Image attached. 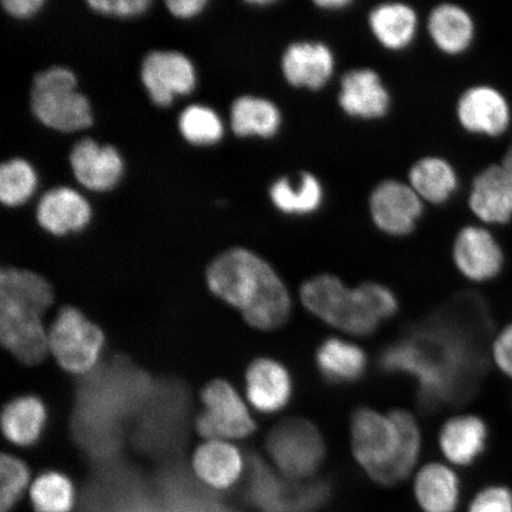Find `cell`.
I'll return each mask as SVG.
<instances>
[{"instance_id":"6da1fadb","label":"cell","mask_w":512,"mask_h":512,"mask_svg":"<svg viewBox=\"0 0 512 512\" xmlns=\"http://www.w3.org/2000/svg\"><path fill=\"white\" fill-rule=\"evenodd\" d=\"M478 304L475 297L460 294L382 352V370L418 381L422 411L457 405L475 390L483 370L476 341L484 328Z\"/></svg>"},{"instance_id":"7a4b0ae2","label":"cell","mask_w":512,"mask_h":512,"mask_svg":"<svg viewBox=\"0 0 512 512\" xmlns=\"http://www.w3.org/2000/svg\"><path fill=\"white\" fill-rule=\"evenodd\" d=\"M152 389L144 371L124 360L94 371L83 382L75 409L73 427L80 445L99 457L117 451L124 421L139 413Z\"/></svg>"},{"instance_id":"3957f363","label":"cell","mask_w":512,"mask_h":512,"mask_svg":"<svg viewBox=\"0 0 512 512\" xmlns=\"http://www.w3.org/2000/svg\"><path fill=\"white\" fill-rule=\"evenodd\" d=\"M208 285L224 302L242 312L253 328L272 331L291 316V297L271 265L247 249L233 248L211 262Z\"/></svg>"},{"instance_id":"277c9868","label":"cell","mask_w":512,"mask_h":512,"mask_svg":"<svg viewBox=\"0 0 512 512\" xmlns=\"http://www.w3.org/2000/svg\"><path fill=\"white\" fill-rule=\"evenodd\" d=\"M351 445L357 463L370 479L383 486L403 482L414 470L421 434L414 416L396 409L384 416L358 408L351 418Z\"/></svg>"},{"instance_id":"5b68a950","label":"cell","mask_w":512,"mask_h":512,"mask_svg":"<svg viewBox=\"0 0 512 512\" xmlns=\"http://www.w3.org/2000/svg\"><path fill=\"white\" fill-rule=\"evenodd\" d=\"M53 287L36 273L3 268L0 274V338L19 362L44 361L49 349L44 311L53 304Z\"/></svg>"},{"instance_id":"8992f818","label":"cell","mask_w":512,"mask_h":512,"mask_svg":"<svg viewBox=\"0 0 512 512\" xmlns=\"http://www.w3.org/2000/svg\"><path fill=\"white\" fill-rule=\"evenodd\" d=\"M69 69L53 67L38 73L31 89V110L42 124L62 132L85 130L93 124L88 100L76 89Z\"/></svg>"},{"instance_id":"52a82bcc","label":"cell","mask_w":512,"mask_h":512,"mask_svg":"<svg viewBox=\"0 0 512 512\" xmlns=\"http://www.w3.org/2000/svg\"><path fill=\"white\" fill-rule=\"evenodd\" d=\"M300 298L313 315L339 330L355 336H369L379 328L354 288L350 290L335 275L320 274L305 281Z\"/></svg>"},{"instance_id":"ba28073f","label":"cell","mask_w":512,"mask_h":512,"mask_svg":"<svg viewBox=\"0 0 512 512\" xmlns=\"http://www.w3.org/2000/svg\"><path fill=\"white\" fill-rule=\"evenodd\" d=\"M188 396L177 383L153 386L137 414L136 445L147 451H168L182 443Z\"/></svg>"},{"instance_id":"9c48e42d","label":"cell","mask_w":512,"mask_h":512,"mask_svg":"<svg viewBox=\"0 0 512 512\" xmlns=\"http://www.w3.org/2000/svg\"><path fill=\"white\" fill-rule=\"evenodd\" d=\"M267 448L281 475L296 482L315 475L325 457L322 434L312 422L300 418L275 426L268 435Z\"/></svg>"},{"instance_id":"30bf717a","label":"cell","mask_w":512,"mask_h":512,"mask_svg":"<svg viewBox=\"0 0 512 512\" xmlns=\"http://www.w3.org/2000/svg\"><path fill=\"white\" fill-rule=\"evenodd\" d=\"M48 341L49 349L64 370L85 374L98 362L105 336L82 312L66 306L51 326Z\"/></svg>"},{"instance_id":"8fae6325","label":"cell","mask_w":512,"mask_h":512,"mask_svg":"<svg viewBox=\"0 0 512 512\" xmlns=\"http://www.w3.org/2000/svg\"><path fill=\"white\" fill-rule=\"evenodd\" d=\"M204 412L196 420L197 432L210 440L242 439L255 431V422L235 389L215 380L202 390Z\"/></svg>"},{"instance_id":"7c38bea8","label":"cell","mask_w":512,"mask_h":512,"mask_svg":"<svg viewBox=\"0 0 512 512\" xmlns=\"http://www.w3.org/2000/svg\"><path fill=\"white\" fill-rule=\"evenodd\" d=\"M251 496L267 512H311L329 495L324 483H286L258 457L251 458Z\"/></svg>"},{"instance_id":"4fadbf2b","label":"cell","mask_w":512,"mask_h":512,"mask_svg":"<svg viewBox=\"0 0 512 512\" xmlns=\"http://www.w3.org/2000/svg\"><path fill=\"white\" fill-rule=\"evenodd\" d=\"M424 211V201L408 182L398 179H384L369 197V213L374 226L394 238L412 234Z\"/></svg>"},{"instance_id":"5bb4252c","label":"cell","mask_w":512,"mask_h":512,"mask_svg":"<svg viewBox=\"0 0 512 512\" xmlns=\"http://www.w3.org/2000/svg\"><path fill=\"white\" fill-rule=\"evenodd\" d=\"M456 115L464 131L486 138L502 137L508 132L512 121L507 96L490 85L467 88L459 96Z\"/></svg>"},{"instance_id":"9a60e30c","label":"cell","mask_w":512,"mask_h":512,"mask_svg":"<svg viewBox=\"0 0 512 512\" xmlns=\"http://www.w3.org/2000/svg\"><path fill=\"white\" fill-rule=\"evenodd\" d=\"M452 256L466 279L486 283L502 273L505 255L496 236L484 226H465L454 239Z\"/></svg>"},{"instance_id":"2e32d148","label":"cell","mask_w":512,"mask_h":512,"mask_svg":"<svg viewBox=\"0 0 512 512\" xmlns=\"http://www.w3.org/2000/svg\"><path fill=\"white\" fill-rule=\"evenodd\" d=\"M335 70L336 56L324 42H293L281 56V72L288 85L294 88L322 91L335 75Z\"/></svg>"},{"instance_id":"e0dca14e","label":"cell","mask_w":512,"mask_h":512,"mask_svg":"<svg viewBox=\"0 0 512 512\" xmlns=\"http://www.w3.org/2000/svg\"><path fill=\"white\" fill-rule=\"evenodd\" d=\"M338 106L348 117L360 120H379L388 114L392 95L376 70L356 68L343 75Z\"/></svg>"},{"instance_id":"ac0fdd59","label":"cell","mask_w":512,"mask_h":512,"mask_svg":"<svg viewBox=\"0 0 512 512\" xmlns=\"http://www.w3.org/2000/svg\"><path fill=\"white\" fill-rule=\"evenodd\" d=\"M142 80L158 106H169L176 94H188L195 87L191 62L175 51H155L146 56Z\"/></svg>"},{"instance_id":"d6986e66","label":"cell","mask_w":512,"mask_h":512,"mask_svg":"<svg viewBox=\"0 0 512 512\" xmlns=\"http://www.w3.org/2000/svg\"><path fill=\"white\" fill-rule=\"evenodd\" d=\"M469 208L488 226H504L512 221V176L502 164H492L473 178Z\"/></svg>"},{"instance_id":"ffe728a7","label":"cell","mask_w":512,"mask_h":512,"mask_svg":"<svg viewBox=\"0 0 512 512\" xmlns=\"http://www.w3.org/2000/svg\"><path fill=\"white\" fill-rule=\"evenodd\" d=\"M249 402L265 414L281 411L290 402L293 382L284 364L271 358H259L249 366L246 374Z\"/></svg>"},{"instance_id":"44dd1931","label":"cell","mask_w":512,"mask_h":512,"mask_svg":"<svg viewBox=\"0 0 512 512\" xmlns=\"http://www.w3.org/2000/svg\"><path fill=\"white\" fill-rule=\"evenodd\" d=\"M70 165L78 181L91 190L114 187L123 174V160L112 146H99L92 139H82L70 153Z\"/></svg>"},{"instance_id":"7402d4cb","label":"cell","mask_w":512,"mask_h":512,"mask_svg":"<svg viewBox=\"0 0 512 512\" xmlns=\"http://www.w3.org/2000/svg\"><path fill=\"white\" fill-rule=\"evenodd\" d=\"M427 31L434 47L447 56H459L472 47L476 22L463 6L443 3L431 10Z\"/></svg>"},{"instance_id":"603a6c76","label":"cell","mask_w":512,"mask_h":512,"mask_svg":"<svg viewBox=\"0 0 512 512\" xmlns=\"http://www.w3.org/2000/svg\"><path fill=\"white\" fill-rule=\"evenodd\" d=\"M371 35L380 46L399 53L412 46L419 31V16L411 5L382 3L368 16Z\"/></svg>"},{"instance_id":"cb8c5ba5","label":"cell","mask_w":512,"mask_h":512,"mask_svg":"<svg viewBox=\"0 0 512 512\" xmlns=\"http://www.w3.org/2000/svg\"><path fill=\"white\" fill-rule=\"evenodd\" d=\"M489 427L477 415H460L441 428L439 444L444 456L454 465L469 466L488 446Z\"/></svg>"},{"instance_id":"d4e9b609","label":"cell","mask_w":512,"mask_h":512,"mask_svg":"<svg viewBox=\"0 0 512 512\" xmlns=\"http://www.w3.org/2000/svg\"><path fill=\"white\" fill-rule=\"evenodd\" d=\"M91 219V208L78 192L57 188L47 192L37 207V221L54 235L78 232Z\"/></svg>"},{"instance_id":"484cf974","label":"cell","mask_w":512,"mask_h":512,"mask_svg":"<svg viewBox=\"0 0 512 512\" xmlns=\"http://www.w3.org/2000/svg\"><path fill=\"white\" fill-rule=\"evenodd\" d=\"M408 184L424 203L443 206L459 188L458 172L447 159L422 157L408 171Z\"/></svg>"},{"instance_id":"4316f807","label":"cell","mask_w":512,"mask_h":512,"mask_svg":"<svg viewBox=\"0 0 512 512\" xmlns=\"http://www.w3.org/2000/svg\"><path fill=\"white\" fill-rule=\"evenodd\" d=\"M273 206L288 216H310L322 208L325 190L312 172L300 171L294 177H280L270 188Z\"/></svg>"},{"instance_id":"83f0119b","label":"cell","mask_w":512,"mask_h":512,"mask_svg":"<svg viewBox=\"0 0 512 512\" xmlns=\"http://www.w3.org/2000/svg\"><path fill=\"white\" fill-rule=\"evenodd\" d=\"M414 496L424 512H456L460 501L456 472L439 463L422 467L414 480Z\"/></svg>"},{"instance_id":"f1b7e54d","label":"cell","mask_w":512,"mask_h":512,"mask_svg":"<svg viewBox=\"0 0 512 512\" xmlns=\"http://www.w3.org/2000/svg\"><path fill=\"white\" fill-rule=\"evenodd\" d=\"M192 464L197 477L217 490L232 488L243 471V459L238 448L222 440H210L198 447Z\"/></svg>"},{"instance_id":"f546056e","label":"cell","mask_w":512,"mask_h":512,"mask_svg":"<svg viewBox=\"0 0 512 512\" xmlns=\"http://www.w3.org/2000/svg\"><path fill=\"white\" fill-rule=\"evenodd\" d=\"M367 356L357 345L341 338L325 339L316 352V366L326 381L347 384L361 379L367 369Z\"/></svg>"},{"instance_id":"4dcf8cb0","label":"cell","mask_w":512,"mask_h":512,"mask_svg":"<svg viewBox=\"0 0 512 512\" xmlns=\"http://www.w3.org/2000/svg\"><path fill=\"white\" fill-rule=\"evenodd\" d=\"M47 408L37 396L25 395L5 406L2 426L5 437L18 446L35 445L47 424Z\"/></svg>"},{"instance_id":"1f68e13d","label":"cell","mask_w":512,"mask_h":512,"mask_svg":"<svg viewBox=\"0 0 512 512\" xmlns=\"http://www.w3.org/2000/svg\"><path fill=\"white\" fill-rule=\"evenodd\" d=\"M283 117L277 105L258 96H241L232 107V128L239 137L277 136Z\"/></svg>"},{"instance_id":"d6a6232c","label":"cell","mask_w":512,"mask_h":512,"mask_svg":"<svg viewBox=\"0 0 512 512\" xmlns=\"http://www.w3.org/2000/svg\"><path fill=\"white\" fill-rule=\"evenodd\" d=\"M30 498L36 512H72L74 485L60 472H44L32 484Z\"/></svg>"},{"instance_id":"836d02e7","label":"cell","mask_w":512,"mask_h":512,"mask_svg":"<svg viewBox=\"0 0 512 512\" xmlns=\"http://www.w3.org/2000/svg\"><path fill=\"white\" fill-rule=\"evenodd\" d=\"M36 187V175L22 159H12L0 168V201L16 207L27 201Z\"/></svg>"},{"instance_id":"e575fe53","label":"cell","mask_w":512,"mask_h":512,"mask_svg":"<svg viewBox=\"0 0 512 512\" xmlns=\"http://www.w3.org/2000/svg\"><path fill=\"white\" fill-rule=\"evenodd\" d=\"M179 130L188 142L209 145L219 142L223 134L221 120L203 106H190L179 117Z\"/></svg>"},{"instance_id":"d590c367","label":"cell","mask_w":512,"mask_h":512,"mask_svg":"<svg viewBox=\"0 0 512 512\" xmlns=\"http://www.w3.org/2000/svg\"><path fill=\"white\" fill-rule=\"evenodd\" d=\"M0 473V512H11L28 488L30 472L21 459L3 454Z\"/></svg>"},{"instance_id":"8d00e7d4","label":"cell","mask_w":512,"mask_h":512,"mask_svg":"<svg viewBox=\"0 0 512 512\" xmlns=\"http://www.w3.org/2000/svg\"><path fill=\"white\" fill-rule=\"evenodd\" d=\"M355 290L366 309L380 322L398 312V298L388 287L377 283H364Z\"/></svg>"},{"instance_id":"74e56055","label":"cell","mask_w":512,"mask_h":512,"mask_svg":"<svg viewBox=\"0 0 512 512\" xmlns=\"http://www.w3.org/2000/svg\"><path fill=\"white\" fill-rule=\"evenodd\" d=\"M469 512H512V492L502 485L489 486L473 498Z\"/></svg>"},{"instance_id":"f35d334b","label":"cell","mask_w":512,"mask_h":512,"mask_svg":"<svg viewBox=\"0 0 512 512\" xmlns=\"http://www.w3.org/2000/svg\"><path fill=\"white\" fill-rule=\"evenodd\" d=\"M100 14L117 17L142 15L151 5L150 0H89L87 3Z\"/></svg>"},{"instance_id":"ab89813d","label":"cell","mask_w":512,"mask_h":512,"mask_svg":"<svg viewBox=\"0 0 512 512\" xmlns=\"http://www.w3.org/2000/svg\"><path fill=\"white\" fill-rule=\"evenodd\" d=\"M492 358L498 370L512 380V322L496 336L492 344Z\"/></svg>"},{"instance_id":"60d3db41","label":"cell","mask_w":512,"mask_h":512,"mask_svg":"<svg viewBox=\"0 0 512 512\" xmlns=\"http://www.w3.org/2000/svg\"><path fill=\"white\" fill-rule=\"evenodd\" d=\"M43 4V0H4L2 2L4 10L16 18L34 16Z\"/></svg>"},{"instance_id":"b9f144b4","label":"cell","mask_w":512,"mask_h":512,"mask_svg":"<svg viewBox=\"0 0 512 512\" xmlns=\"http://www.w3.org/2000/svg\"><path fill=\"white\" fill-rule=\"evenodd\" d=\"M206 5V0H169V2H166L171 14L181 18L194 17L200 14Z\"/></svg>"},{"instance_id":"7bdbcfd3","label":"cell","mask_w":512,"mask_h":512,"mask_svg":"<svg viewBox=\"0 0 512 512\" xmlns=\"http://www.w3.org/2000/svg\"><path fill=\"white\" fill-rule=\"evenodd\" d=\"M315 5L320 10L336 12L348 9L352 2L350 0H318Z\"/></svg>"},{"instance_id":"ee69618b","label":"cell","mask_w":512,"mask_h":512,"mask_svg":"<svg viewBox=\"0 0 512 512\" xmlns=\"http://www.w3.org/2000/svg\"><path fill=\"white\" fill-rule=\"evenodd\" d=\"M501 164L504 166V169L507 170L509 174L512 176V142L508 147L507 152H505Z\"/></svg>"},{"instance_id":"f6af8a7d","label":"cell","mask_w":512,"mask_h":512,"mask_svg":"<svg viewBox=\"0 0 512 512\" xmlns=\"http://www.w3.org/2000/svg\"><path fill=\"white\" fill-rule=\"evenodd\" d=\"M248 4H251V5H264V6H267V5H272L274 4V2H271V0H266V2H260V0H255V2H248Z\"/></svg>"}]
</instances>
